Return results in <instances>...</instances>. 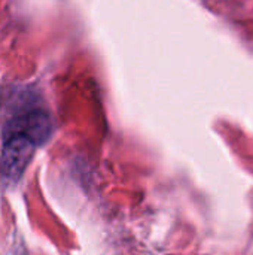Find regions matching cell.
<instances>
[{
  "mask_svg": "<svg viewBox=\"0 0 253 255\" xmlns=\"http://www.w3.org/2000/svg\"><path fill=\"white\" fill-rule=\"evenodd\" d=\"M36 143L21 131H9L0 154V175L10 182L21 178L28 166Z\"/></svg>",
  "mask_w": 253,
  "mask_h": 255,
  "instance_id": "6da1fadb",
  "label": "cell"
},
{
  "mask_svg": "<svg viewBox=\"0 0 253 255\" xmlns=\"http://www.w3.org/2000/svg\"><path fill=\"white\" fill-rule=\"evenodd\" d=\"M9 131L25 133L36 145H40L49 137L52 131V121L43 109H31L12 121Z\"/></svg>",
  "mask_w": 253,
  "mask_h": 255,
  "instance_id": "7a4b0ae2",
  "label": "cell"
}]
</instances>
